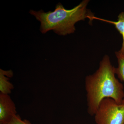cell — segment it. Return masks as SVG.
<instances>
[{"label": "cell", "instance_id": "obj_4", "mask_svg": "<svg viewBox=\"0 0 124 124\" xmlns=\"http://www.w3.org/2000/svg\"><path fill=\"white\" fill-rule=\"evenodd\" d=\"M17 113L15 104L9 94L0 93V124L8 123Z\"/></svg>", "mask_w": 124, "mask_h": 124}, {"label": "cell", "instance_id": "obj_3", "mask_svg": "<svg viewBox=\"0 0 124 124\" xmlns=\"http://www.w3.org/2000/svg\"><path fill=\"white\" fill-rule=\"evenodd\" d=\"M97 124H124V105L106 98L100 102L94 114Z\"/></svg>", "mask_w": 124, "mask_h": 124}, {"label": "cell", "instance_id": "obj_6", "mask_svg": "<svg viewBox=\"0 0 124 124\" xmlns=\"http://www.w3.org/2000/svg\"><path fill=\"white\" fill-rule=\"evenodd\" d=\"M94 19L108 23L113 24L115 26L116 29H117V31H119L122 36V47L119 51L121 53L124 54V12H121L119 14L118 16V19L117 21L116 22L103 19L101 18L95 17L94 16H93L91 18L90 23L92 22L93 20Z\"/></svg>", "mask_w": 124, "mask_h": 124}, {"label": "cell", "instance_id": "obj_2", "mask_svg": "<svg viewBox=\"0 0 124 124\" xmlns=\"http://www.w3.org/2000/svg\"><path fill=\"white\" fill-rule=\"evenodd\" d=\"M89 1L84 0L73 8L65 9L61 3L55 6L54 11L45 12L31 10L29 13L35 16L40 23V31L43 34L50 31L59 35L66 36L74 33L75 24L78 22L86 19L90 20L94 16L86 7Z\"/></svg>", "mask_w": 124, "mask_h": 124}, {"label": "cell", "instance_id": "obj_7", "mask_svg": "<svg viewBox=\"0 0 124 124\" xmlns=\"http://www.w3.org/2000/svg\"><path fill=\"white\" fill-rule=\"evenodd\" d=\"M115 54L118 62V66L115 68L116 75L121 80L124 82V54L116 51ZM122 104L124 105V98Z\"/></svg>", "mask_w": 124, "mask_h": 124}, {"label": "cell", "instance_id": "obj_1", "mask_svg": "<svg viewBox=\"0 0 124 124\" xmlns=\"http://www.w3.org/2000/svg\"><path fill=\"white\" fill-rule=\"evenodd\" d=\"M115 75V68L111 64L109 56L106 55L95 73L86 77L88 112L90 115L94 116L100 102L104 99H112L118 104H122L124 98V86Z\"/></svg>", "mask_w": 124, "mask_h": 124}, {"label": "cell", "instance_id": "obj_5", "mask_svg": "<svg viewBox=\"0 0 124 124\" xmlns=\"http://www.w3.org/2000/svg\"><path fill=\"white\" fill-rule=\"evenodd\" d=\"M14 73L11 70H5L0 69V91L4 94L11 93L14 89L13 84L9 81V78L13 76Z\"/></svg>", "mask_w": 124, "mask_h": 124}, {"label": "cell", "instance_id": "obj_8", "mask_svg": "<svg viewBox=\"0 0 124 124\" xmlns=\"http://www.w3.org/2000/svg\"><path fill=\"white\" fill-rule=\"evenodd\" d=\"M5 124H32L28 120H22L20 116L16 115L14 116L11 120Z\"/></svg>", "mask_w": 124, "mask_h": 124}]
</instances>
